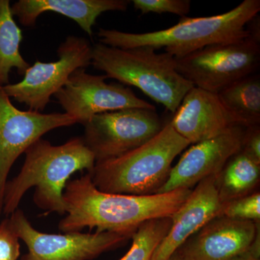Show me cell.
<instances>
[{
  "label": "cell",
  "instance_id": "cell-1",
  "mask_svg": "<svg viewBox=\"0 0 260 260\" xmlns=\"http://www.w3.org/2000/svg\"><path fill=\"white\" fill-rule=\"evenodd\" d=\"M191 190L179 189L150 195L110 194L98 189L87 173L67 183L63 193L67 215L58 227L64 233L80 232L88 228L95 229V232L133 236L148 220L172 217Z\"/></svg>",
  "mask_w": 260,
  "mask_h": 260
},
{
  "label": "cell",
  "instance_id": "cell-2",
  "mask_svg": "<svg viewBox=\"0 0 260 260\" xmlns=\"http://www.w3.org/2000/svg\"><path fill=\"white\" fill-rule=\"evenodd\" d=\"M25 154L20 173L5 186L3 214L14 213L25 193L35 187L34 202L38 208L64 215L63 193L67 183L75 172H92L95 164L93 154L83 138L77 137L61 145H51L41 138Z\"/></svg>",
  "mask_w": 260,
  "mask_h": 260
},
{
  "label": "cell",
  "instance_id": "cell-3",
  "mask_svg": "<svg viewBox=\"0 0 260 260\" xmlns=\"http://www.w3.org/2000/svg\"><path fill=\"white\" fill-rule=\"evenodd\" d=\"M260 11V0H244L223 14L199 18H181L170 28L133 34L99 29V41L109 47L127 49L149 47L164 49L174 58H182L215 44L239 42L249 37L246 27Z\"/></svg>",
  "mask_w": 260,
  "mask_h": 260
},
{
  "label": "cell",
  "instance_id": "cell-4",
  "mask_svg": "<svg viewBox=\"0 0 260 260\" xmlns=\"http://www.w3.org/2000/svg\"><path fill=\"white\" fill-rule=\"evenodd\" d=\"M189 145L168 123L138 148L95 162L90 174L92 181L98 189L110 194H156L169 178L174 159Z\"/></svg>",
  "mask_w": 260,
  "mask_h": 260
},
{
  "label": "cell",
  "instance_id": "cell-5",
  "mask_svg": "<svg viewBox=\"0 0 260 260\" xmlns=\"http://www.w3.org/2000/svg\"><path fill=\"white\" fill-rule=\"evenodd\" d=\"M91 64L107 78L140 89L174 114L194 87L176 69L174 56L151 47L122 49L98 43L93 46Z\"/></svg>",
  "mask_w": 260,
  "mask_h": 260
},
{
  "label": "cell",
  "instance_id": "cell-6",
  "mask_svg": "<svg viewBox=\"0 0 260 260\" xmlns=\"http://www.w3.org/2000/svg\"><path fill=\"white\" fill-rule=\"evenodd\" d=\"M179 74L197 88L218 93L231 84L254 74L260 63V42L249 37L215 44L182 58H174Z\"/></svg>",
  "mask_w": 260,
  "mask_h": 260
},
{
  "label": "cell",
  "instance_id": "cell-7",
  "mask_svg": "<svg viewBox=\"0 0 260 260\" xmlns=\"http://www.w3.org/2000/svg\"><path fill=\"white\" fill-rule=\"evenodd\" d=\"M164 125L156 111L133 109L97 114L84 125L85 146L95 162L117 158L158 135Z\"/></svg>",
  "mask_w": 260,
  "mask_h": 260
},
{
  "label": "cell",
  "instance_id": "cell-8",
  "mask_svg": "<svg viewBox=\"0 0 260 260\" xmlns=\"http://www.w3.org/2000/svg\"><path fill=\"white\" fill-rule=\"evenodd\" d=\"M57 54L59 59L52 62L36 61L21 81L3 86L5 93L25 104L29 110L44 111L51 97L64 86L70 75L91 64L93 46L85 38L69 36L59 45Z\"/></svg>",
  "mask_w": 260,
  "mask_h": 260
},
{
  "label": "cell",
  "instance_id": "cell-9",
  "mask_svg": "<svg viewBox=\"0 0 260 260\" xmlns=\"http://www.w3.org/2000/svg\"><path fill=\"white\" fill-rule=\"evenodd\" d=\"M9 219L19 239L28 247V254L23 260L93 259L132 238L127 234L112 232L46 234L32 226L20 209L11 214Z\"/></svg>",
  "mask_w": 260,
  "mask_h": 260
},
{
  "label": "cell",
  "instance_id": "cell-10",
  "mask_svg": "<svg viewBox=\"0 0 260 260\" xmlns=\"http://www.w3.org/2000/svg\"><path fill=\"white\" fill-rule=\"evenodd\" d=\"M75 124L74 118L65 113L20 110L0 85V221L8 175L18 157L46 133Z\"/></svg>",
  "mask_w": 260,
  "mask_h": 260
},
{
  "label": "cell",
  "instance_id": "cell-11",
  "mask_svg": "<svg viewBox=\"0 0 260 260\" xmlns=\"http://www.w3.org/2000/svg\"><path fill=\"white\" fill-rule=\"evenodd\" d=\"M107 78L105 75H90L85 69H78L54 95L65 114L83 126L102 113L133 108L155 110L153 105L137 96L128 87L106 83Z\"/></svg>",
  "mask_w": 260,
  "mask_h": 260
},
{
  "label": "cell",
  "instance_id": "cell-12",
  "mask_svg": "<svg viewBox=\"0 0 260 260\" xmlns=\"http://www.w3.org/2000/svg\"><path fill=\"white\" fill-rule=\"evenodd\" d=\"M245 128L236 126L216 138L192 145L172 168L167 181L156 194L191 189L207 178L218 175L229 159L242 150Z\"/></svg>",
  "mask_w": 260,
  "mask_h": 260
},
{
  "label": "cell",
  "instance_id": "cell-13",
  "mask_svg": "<svg viewBox=\"0 0 260 260\" xmlns=\"http://www.w3.org/2000/svg\"><path fill=\"white\" fill-rule=\"evenodd\" d=\"M259 232V222L217 216L177 251L184 260H232L249 250Z\"/></svg>",
  "mask_w": 260,
  "mask_h": 260
},
{
  "label": "cell",
  "instance_id": "cell-14",
  "mask_svg": "<svg viewBox=\"0 0 260 260\" xmlns=\"http://www.w3.org/2000/svg\"><path fill=\"white\" fill-rule=\"evenodd\" d=\"M170 124L190 144L216 138L236 126H244L224 106L218 93L194 86L183 99Z\"/></svg>",
  "mask_w": 260,
  "mask_h": 260
},
{
  "label": "cell",
  "instance_id": "cell-15",
  "mask_svg": "<svg viewBox=\"0 0 260 260\" xmlns=\"http://www.w3.org/2000/svg\"><path fill=\"white\" fill-rule=\"evenodd\" d=\"M216 176L200 181L172 216V225L154 251L151 260H169L191 237L220 213Z\"/></svg>",
  "mask_w": 260,
  "mask_h": 260
},
{
  "label": "cell",
  "instance_id": "cell-16",
  "mask_svg": "<svg viewBox=\"0 0 260 260\" xmlns=\"http://www.w3.org/2000/svg\"><path fill=\"white\" fill-rule=\"evenodd\" d=\"M128 0H19L11 7L13 16L21 25L32 27L45 12H53L74 20L92 38L93 27L102 13L126 11Z\"/></svg>",
  "mask_w": 260,
  "mask_h": 260
},
{
  "label": "cell",
  "instance_id": "cell-17",
  "mask_svg": "<svg viewBox=\"0 0 260 260\" xmlns=\"http://www.w3.org/2000/svg\"><path fill=\"white\" fill-rule=\"evenodd\" d=\"M260 164L240 151L229 159L215 179L220 203L254 192L259 184Z\"/></svg>",
  "mask_w": 260,
  "mask_h": 260
},
{
  "label": "cell",
  "instance_id": "cell-18",
  "mask_svg": "<svg viewBox=\"0 0 260 260\" xmlns=\"http://www.w3.org/2000/svg\"><path fill=\"white\" fill-rule=\"evenodd\" d=\"M225 107L244 127L260 124V77L252 74L237 80L218 93Z\"/></svg>",
  "mask_w": 260,
  "mask_h": 260
},
{
  "label": "cell",
  "instance_id": "cell-19",
  "mask_svg": "<svg viewBox=\"0 0 260 260\" xmlns=\"http://www.w3.org/2000/svg\"><path fill=\"white\" fill-rule=\"evenodd\" d=\"M23 40L21 29L13 18L9 0H0V85L9 84L10 73L15 68L20 75H25L28 63L20 51Z\"/></svg>",
  "mask_w": 260,
  "mask_h": 260
},
{
  "label": "cell",
  "instance_id": "cell-20",
  "mask_svg": "<svg viewBox=\"0 0 260 260\" xmlns=\"http://www.w3.org/2000/svg\"><path fill=\"white\" fill-rule=\"evenodd\" d=\"M171 225L172 217L153 219L142 224L132 236L129 250L119 260H151Z\"/></svg>",
  "mask_w": 260,
  "mask_h": 260
},
{
  "label": "cell",
  "instance_id": "cell-21",
  "mask_svg": "<svg viewBox=\"0 0 260 260\" xmlns=\"http://www.w3.org/2000/svg\"><path fill=\"white\" fill-rule=\"evenodd\" d=\"M218 216L255 223L260 220V194L253 192L242 198L221 203Z\"/></svg>",
  "mask_w": 260,
  "mask_h": 260
},
{
  "label": "cell",
  "instance_id": "cell-22",
  "mask_svg": "<svg viewBox=\"0 0 260 260\" xmlns=\"http://www.w3.org/2000/svg\"><path fill=\"white\" fill-rule=\"evenodd\" d=\"M135 9L139 10L143 15L154 13L162 14L164 13L186 17L191 8L189 0H133L132 1Z\"/></svg>",
  "mask_w": 260,
  "mask_h": 260
},
{
  "label": "cell",
  "instance_id": "cell-23",
  "mask_svg": "<svg viewBox=\"0 0 260 260\" xmlns=\"http://www.w3.org/2000/svg\"><path fill=\"white\" fill-rule=\"evenodd\" d=\"M20 254L19 238L9 218L0 221V260H18Z\"/></svg>",
  "mask_w": 260,
  "mask_h": 260
},
{
  "label": "cell",
  "instance_id": "cell-24",
  "mask_svg": "<svg viewBox=\"0 0 260 260\" xmlns=\"http://www.w3.org/2000/svg\"><path fill=\"white\" fill-rule=\"evenodd\" d=\"M241 151L260 164V124L245 128Z\"/></svg>",
  "mask_w": 260,
  "mask_h": 260
},
{
  "label": "cell",
  "instance_id": "cell-25",
  "mask_svg": "<svg viewBox=\"0 0 260 260\" xmlns=\"http://www.w3.org/2000/svg\"><path fill=\"white\" fill-rule=\"evenodd\" d=\"M232 260H260V258L258 256H254V254H251L249 251H246L242 255L238 256Z\"/></svg>",
  "mask_w": 260,
  "mask_h": 260
},
{
  "label": "cell",
  "instance_id": "cell-26",
  "mask_svg": "<svg viewBox=\"0 0 260 260\" xmlns=\"http://www.w3.org/2000/svg\"><path fill=\"white\" fill-rule=\"evenodd\" d=\"M169 260H184V259L181 257V256L177 252V251H176V252L171 256L170 259Z\"/></svg>",
  "mask_w": 260,
  "mask_h": 260
}]
</instances>
